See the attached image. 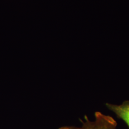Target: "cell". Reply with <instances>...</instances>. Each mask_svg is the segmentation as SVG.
Here are the masks:
<instances>
[{
	"instance_id": "obj_1",
	"label": "cell",
	"mask_w": 129,
	"mask_h": 129,
	"mask_svg": "<svg viewBox=\"0 0 129 129\" xmlns=\"http://www.w3.org/2000/svg\"><path fill=\"white\" fill-rule=\"evenodd\" d=\"M94 117V120H90L85 116V121L81 120L82 126L80 127L65 126L59 129H117V122L111 116L105 115L100 111H96Z\"/></svg>"
},
{
	"instance_id": "obj_2",
	"label": "cell",
	"mask_w": 129,
	"mask_h": 129,
	"mask_svg": "<svg viewBox=\"0 0 129 129\" xmlns=\"http://www.w3.org/2000/svg\"><path fill=\"white\" fill-rule=\"evenodd\" d=\"M106 106L118 118L122 120L129 128V101H125L120 105L106 103Z\"/></svg>"
}]
</instances>
